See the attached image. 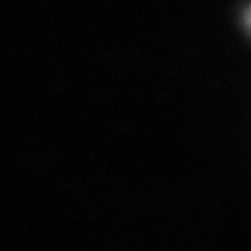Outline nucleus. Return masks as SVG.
<instances>
[{
	"label": "nucleus",
	"instance_id": "nucleus-1",
	"mask_svg": "<svg viewBox=\"0 0 251 251\" xmlns=\"http://www.w3.org/2000/svg\"><path fill=\"white\" fill-rule=\"evenodd\" d=\"M249 28H251V12H249Z\"/></svg>",
	"mask_w": 251,
	"mask_h": 251
}]
</instances>
